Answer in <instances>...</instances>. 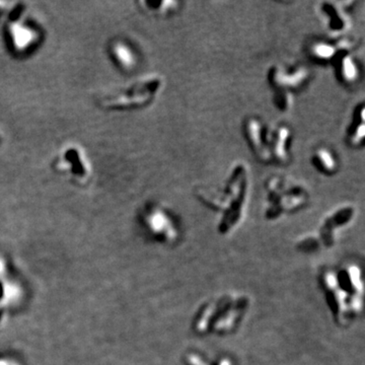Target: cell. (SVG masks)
I'll return each instance as SVG.
<instances>
[{"mask_svg": "<svg viewBox=\"0 0 365 365\" xmlns=\"http://www.w3.org/2000/svg\"><path fill=\"white\" fill-rule=\"evenodd\" d=\"M116 55L119 61L126 67H131L134 64V56L131 50L124 45H118L116 48Z\"/></svg>", "mask_w": 365, "mask_h": 365, "instance_id": "8", "label": "cell"}, {"mask_svg": "<svg viewBox=\"0 0 365 365\" xmlns=\"http://www.w3.org/2000/svg\"><path fill=\"white\" fill-rule=\"evenodd\" d=\"M290 137H291V132L285 126H281L275 129V131L272 134L271 140L268 142L271 145L269 147L271 160L275 159V161H277L279 164L282 165L287 163L289 159L288 146H289Z\"/></svg>", "mask_w": 365, "mask_h": 365, "instance_id": "3", "label": "cell"}, {"mask_svg": "<svg viewBox=\"0 0 365 365\" xmlns=\"http://www.w3.org/2000/svg\"><path fill=\"white\" fill-rule=\"evenodd\" d=\"M310 71L305 67H298L291 71H285L280 67H273L269 71L270 83L277 92L290 94L301 88L309 80Z\"/></svg>", "mask_w": 365, "mask_h": 365, "instance_id": "1", "label": "cell"}, {"mask_svg": "<svg viewBox=\"0 0 365 365\" xmlns=\"http://www.w3.org/2000/svg\"><path fill=\"white\" fill-rule=\"evenodd\" d=\"M313 164L316 169L324 174L332 175L338 170V162L334 154L325 148L321 147L314 154Z\"/></svg>", "mask_w": 365, "mask_h": 365, "instance_id": "6", "label": "cell"}, {"mask_svg": "<svg viewBox=\"0 0 365 365\" xmlns=\"http://www.w3.org/2000/svg\"><path fill=\"white\" fill-rule=\"evenodd\" d=\"M311 53L314 58L320 61H326L335 58L337 55L336 47L330 43L326 42H317L311 48Z\"/></svg>", "mask_w": 365, "mask_h": 365, "instance_id": "7", "label": "cell"}, {"mask_svg": "<svg viewBox=\"0 0 365 365\" xmlns=\"http://www.w3.org/2000/svg\"><path fill=\"white\" fill-rule=\"evenodd\" d=\"M335 69L339 79L345 84L356 82L359 77V68L354 59L346 52L335 56Z\"/></svg>", "mask_w": 365, "mask_h": 365, "instance_id": "4", "label": "cell"}, {"mask_svg": "<svg viewBox=\"0 0 365 365\" xmlns=\"http://www.w3.org/2000/svg\"><path fill=\"white\" fill-rule=\"evenodd\" d=\"M348 143L353 147L360 146L364 141V106L360 104L356 107L353 122L347 131Z\"/></svg>", "mask_w": 365, "mask_h": 365, "instance_id": "5", "label": "cell"}, {"mask_svg": "<svg viewBox=\"0 0 365 365\" xmlns=\"http://www.w3.org/2000/svg\"><path fill=\"white\" fill-rule=\"evenodd\" d=\"M245 131L249 143L258 159L262 162H270L271 155L269 150L268 136L262 123L255 118H250L246 122Z\"/></svg>", "mask_w": 365, "mask_h": 365, "instance_id": "2", "label": "cell"}]
</instances>
